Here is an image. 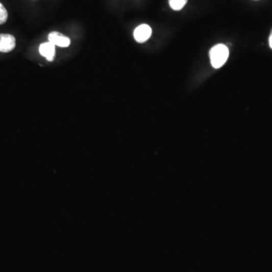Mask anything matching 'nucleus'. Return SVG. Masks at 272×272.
Segmentation results:
<instances>
[{
    "instance_id": "4",
    "label": "nucleus",
    "mask_w": 272,
    "mask_h": 272,
    "mask_svg": "<svg viewBox=\"0 0 272 272\" xmlns=\"http://www.w3.org/2000/svg\"><path fill=\"white\" fill-rule=\"evenodd\" d=\"M48 42H52L55 45L62 47V48L68 47L70 44V39L69 37L63 35L61 33L56 32V31L50 33L48 34Z\"/></svg>"
},
{
    "instance_id": "2",
    "label": "nucleus",
    "mask_w": 272,
    "mask_h": 272,
    "mask_svg": "<svg viewBox=\"0 0 272 272\" xmlns=\"http://www.w3.org/2000/svg\"><path fill=\"white\" fill-rule=\"evenodd\" d=\"M152 34V29L149 25L143 23L137 27L134 31V38L136 42L143 43L146 42Z\"/></svg>"
},
{
    "instance_id": "5",
    "label": "nucleus",
    "mask_w": 272,
    "mask_h": 272,
    "mask_svg": "<svg viewBox=\"0 0 272 272\" xmlns=\"http://www.w3.org/2000/svg\"><path fill=\"white\" fill-rule=\"evenodd\" d=\"M39 53L41 56L45 57L47 61H54L56 56V45L50 42H44L39 46Z\"/></svg>"
},
{
    "instance_id": "8",
    "label": "nucleus",
    "mask_w": 272,
    "mask_h": 272,
    "mask_svg": "<svg viewBox=\"0 0 272 272\" xmlns=\"http://www.w3.org/2000/svg\"><path fill=\"white\" fill-rule=\"evenodd\" d=\"M269 45H270V48H271L272 50V31L271 32V34H270V37H269Z\"/></svg>"
},
{
    "instance_id": "7",
    "label": "nucleus",
    "mask_w": 272,
    "mask_h": 272,
    "mask_svg": "<svg viewBox=\"0 0 272 272\" xmlns=\"http://www.w3.org/2000/svg\"><path fill=\"white\" fill-rule=\"evenodd\" d=\"M8 19V12L6 8L0 3V25L6 23Z\"/></svg>"
},
{
    "instance_id": "3",
    "label": "nucleus",
    "mask_w": 272,
    "mask_h": 272,
    "mask_svg": "<svg viewBox=\"0 0 272 272\" xmlns=\"http://www.w3.org/2000/svg\"><path fill=\"white\" fill-rule=\"evenodd\" d=\"M16 45V40L11 34H0V52L7 53L12 52Z\"/></svg>"
},
{
    "instance_id": "6",
    "label": "nucleus",
    "mask_w": 272,
    "mask_h": 272,
    "mask_svg": "<svg viewBox=\"0 0 272 272\" xmlns=\"http://www.w3.org/2000/svg\"><path fill=\"white\" fill-rule=\"evenodd\" d=\"M188 0H169V6L174 11H180L185 7Z\"/></svg>"
},
{
    "instance_id": "1",
    "label": "nucleus",
    "mask_w": 272,
    "mask_h": 272,
    "mask_svg": "<svg viewBox=\"0 0 272 272\" xmlns=\"http://www.w3.org/2000/svg\"><path fill=\"white\" fill-rule=\"evenodd\" d=\"M229 48L224 44H218L210 51V61L212 66L215 69L222 67L229 59Z\"/></svg>"
}]
</instances>
